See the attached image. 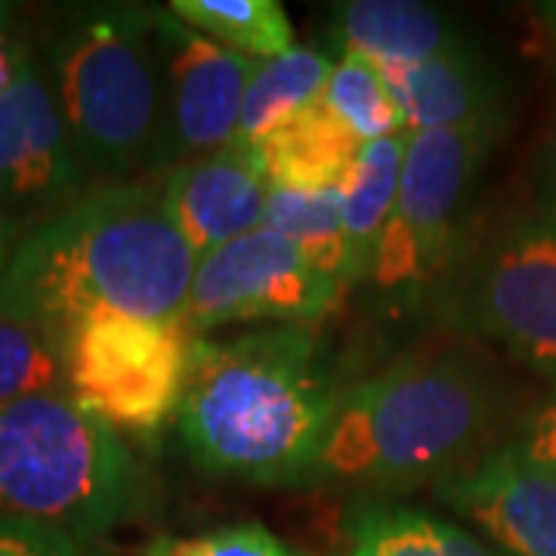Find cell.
I'll return each mask as SVG.
<instances>
[{
	"mask_svg": "<svg viewBox=\"0 0 556 556\" xmlns=\"http://www.w3.org/2000/svg\"><path fill=\"white\" fill-rule=\"evenodd\" d=\"M192 340L186 318H84L62 340L68 393L115 433L155 437L177 417Z\"/></svg>",
	"mask_w": 556,
	"mask_h": 556,
	"instance_id": "cell-8",
	"label": "cell"
},
{
	"mask_svg": "<svg viewBox=\"0 0 556 556\" xmlns=\"http://www.w3.org/2000/svg\"><path fill=\"white\" fill-rule=\"evenodd\" d=\"M139 556H152V554H146V551H142V554H139Z\"/></svg>",
	"mask_w": 556,
	"mask_h": 556,
	"instance_id": "cell-30",
	"label": "cell"
},
{
	"mask_svg": "<svg viewBox=\"0 0 556 556\" xmlns=\"http://www.w3.org/2000/svg\"><path fill=\"white\" fill-rule=\"evenodd\" d=\"M334 40L343 53L362 56L375 68L417 65L470 43L448 13L415 0L340 3L334 7Z\"/></svg>",
	"mask_w": 556,
	"mask_h": 556,
	"instance_id": "cell-15",
	"label": "cell"
},
{
	"mask_svg": "<svg viewBox=\"0 0 556 556\" xmlns=\"http://www.w3.org/2000/svg\"><path fill=\"white\" fill-rule=\"evenodd\" d=\"M0 556H87L84 544L31 522L0 517Z\"/></svg>",
	"mask_w": 556,
	"mask_h": 556,
	"instance_id": "cell-26",
	"label": "cell"
},
{
	"mask_svg": "<svg viewBox=\"0 0 556 556\" xmlns=\"http://www.w3.org/2000/svg\"><path fill=\"white\" fill-rule=\"evenodd\" d=\"M343 298L288 239L260 226L199 257L186 303V325L204 338L226 325H316Z\"/></svg>",
	"mask_w": 556,
	"mask_h": 556,
	"instance_id": "cell-9",
	"label": "cell"
},
{
	"mask_svg": "<svg viewBox=\"0 0 556 556\" xmlns=\"http://www.w3.org/2000/svg\"><path fill=\"white\" fill-rule=\"evenodd\" d=\"M174 16L219 47L254 62L294 50V28L278 0H174Z\"/></svg>",
	"mask_w": 556,
	"mask_h": 556,
	"instance_id": "cell-21",
	"label": "cell"
},
{
	"mask_svg": "<svg viewBox=\"0 0 556 556\" xmlns=\"http://www.w3.org/2000/svg\"><path fill=\"white\" fill-rule=\"evenodd\" d=\"M541 16L551 25V31H554L556 38V3H544V7H541Z\"/></svg>",
	"mask_w": 556,
	"mask_h": 556,
	"instance_id": "cell-29",
	"label": "cell"
},
{
	"mask_svg": "<svg viewBox=\"0 0 556 556\" xmlns=\"http://www.w3.org/2000/svg\"><path fill=\"white\" fill-rule=\"evenodd\" d=\"M281 239H288L318 273L334 278L346 291V229L338 189H269L266 217Z\"/></svg>",
	"mask_w": 556,
	"mask_h": 556,
	"instance_id": "cell-20",
	"label": "cell"
},
{
	"mask_svg": "<svg viewBox=\"0 0 556 556\" xmlns=\"http://www.w3.org/2000/svg\"><path fill=\"white\" fill-rule=\"evenodd\" d=\"M318 102L362 142L405 134V121L383 75L353 53H340V60L331 65Z\"/></svg>",
	"mask_w": 556,
	"mask_h": 556,
	"instance_id": "cell-22",
	"label": "cell"
},
{
	"mask_svg": "<svg viewBox=\"0 0 556 556\" xmlns=\"http://www.w3.org/2000/svg\"><path fill=\"white\" fill-rule=\"evenodd\" d=\"M437 495L507 556H556V473L510 439L442 479Z\"/></svg>",
	"mask_w": 556,
	"mask_h": 556,
	"instance_id": "cell-12",
	"label": "cell"
},
{
	"mask_svg": "<svg viewBox=\"0 0 556 556\" xmlns=\"http://www.w3.org/2000/svg\"><path fill=\"white\" fill-rule=\"evenodd\" d=\"M460 318L556 383V199L504 217L460 278Z\"/></svg>",
	"mask_w": 556,
	"mask_h": 556,
	"instance_id": "cell-7",
	"label": "cell"
},
{
	"mask_svg": "<svg viewBox=\"0 0 556 556\" xmlns=\"http://www.w3.org/2000/svg\"><path fill=\"white\" fill-rule=\"evenodd\" d=\"M47 72L84 170L121 182L167 167L155 7L100 3L68 13Z\"/></svg>",
	"mask_w": 556,
	"mask_h": 556,
	"instance_id": "cell-4",
	"label": "cell"
},
{
	"mask_svg": "<svg viewBox=\"0 0 556 556\" xmlns=\"http://www.w3.org/2000/svg\"><path fill=\"white\" fill-rule=\"evenodd\" d=\"M497 134L501 127L408 134L396 204L368 276L380 294L420 306L452 276L467 199Z\"/></svg>",
	"mask_w": 556,
	"mask_h": 556,
	"instance_id": "cell-6",
	"label": "cell"
},
{
	"mask_svg": "<svg viewBox=\"0 0 556 556\" xmlns=\"http://www.w3.org/2000/svg\"><path fill=\"white\" fill-rule=\"evenodd\" d=\"M507 420V383L485 353L420 350L340 396L316 479L380 492L439 485L504 445Z\"/></svg>",
	"mask_w": 556,
	"mask_h": 556,
	"instance_id": "cell-3",
	"label": "cell"
},
{
	"mask_svg": "<svg viewBox=\"0 0 556 556\" xmlns=\"http://www.w3.org/2000/svg\"><path fill=\"white\" fill-rule=\"evenodd\" d=\"M362 146L368 142H362L316 100L300 118L251 149L269 179V189H338Z\"/></svg>",
	"mask_w": 556,
	"mask_h": 556,
	"instance_id": "cell-16",
	"label": "cell"
},
{
	"mask_svg": "<svg viewBox=\"0 0 556 556\" xmlns=\"http://www.w3.org/2000/svg\"><path fill=\"white\" fill-rule=\"evenodd\" d=\"M510 442L535 464L556 473V383H551L547 396L541 399L532 412L519 417Z\"/></svg>",
	"mask_w": 556,
	"mask_h": 556,
	"instance_id": "cell-25",
	"label": "cell"
},
{
	"mask_svg": "<svg viewBox=\"0 0 556 556\" xmlns=\"http://www.w3.org/2000/svg\"><path fill=\"white\" fill-rule=\"evenodd\" d=\"M199 257L161 189L109 182L22 236L0 278V318L65 340L90 316L186 318Z\"/></svg>",
	"mask_w": 556,
	"mask_h": 556,
	"instance_id": "cell-1",
	"label": "cell"
},
{
	"mask_svg": "<svg viewBox=\"0 0 556 556\" xmlns=\"http://www.w3.org/2000/svg\"><path fill=\"white\" fill-rule=\"evenodd\" d=\"M35 56L31 43L20 38V31L10 25V16L0 10V93H7L22 75L25 62Z\"/></svg>",
	"mask_w": 556,
	"mask_h": 556,
	"instance_id": "cell-27",
	"label": "cell"
},
{
	"mask_svg": "<svg viewBox=\"0 0 556 556\" xmlns=\"http://www.w3.org/2000/svg\"><path fill=\"white\" fill-rule=\"evenodd\" d=\"M16 226H13V219L7 217V214H0V278L7 273V266H10V260H13V251H16Z\"/></svg>",
	"mask_w": 556,
	"mask_h": 556,
	"instance_id": "cell-28",
	"label": "cell"
},
{
	"mask_svg": "<svg viewBox=\"0 0 556 556\" xmlns=\"http://www.w3.org/2000/svg\"><path fill=\"white\" fill-rule=\"evenodd\" d=\"M137 489L124 439L72 393L0 405V517L84 544L127 519Z\"/></svg>",
	"mask_w": 556,
	"mask_h": 556,
	"instance_id": "cell-5",
	"label": "cell"
},
{
	"mask_svg": "<svg viewBox=\"0 0 556 556\" xmlns=\"http://www.w3.org/2000/svg\"><path fill=\"white\" fill-rule=\"evenodd\" d=\"M146 554L152 556H306L285 544L276 532L260 522L223 526L207 535L155 538Z\"/></svg>",
	"mask_w": 556,
	"mask_h": 556,
	"instance_id": "cell-24",
	"label": "cell"
},
{
	"mask_svg": "<svg viewBox=\"0 0 556 556\" xmlns=\"http://www.w3.org/2000/svg\"><path fill=\"white\" fill-rule=\"evenodd\" d=\"M43 393H68L62 340L35 325L0 318V405Z\"/></svg>",
	"mask_w": 556,
	"mask_h": 556,
	"instance_id": "cell-23",
	"label": "cell"
},
{
	"mask_svg": "<svg viewBox=\"0 0 556 556\" xmlns=\"http://www.w3.org/2000/svg\"><path fill=\"white\" fill-rule=\"evenodd\" d=\"M378 72L402 112L405 134L501 127L504 80L473 43L437 60Z\"/></svg>",
	"mask_w": 556,
	"mask_h": 556,
	"instance_id": "cell-14",
	"label": "cell"
},
{
	"mask_svg": "<svg viewBox=\"0 0 556 556\" xmlns=\"http://www.w3.org/2000/svg\"><path fill=\"white\" fill-rule=\"evenodd\" d=\"M408 134L383 137L362 146L358 159L340 179L338 192L343 204V229H346V281L350 288L371 276L378 257L383 229L396 204L402 161H405Z\"/></svg>",
	"mask_w": 556,
	"mask_h": 556,
	"instance_id": "cell-18",
	"label": "cell"
},
{
	"mask_svg": "<svg viewBox=\"0 0 556 556\" xmlns=\"http://www.w3.org/2000/svg\"><path fill=\"white\" fill-rule=\"evenodd\" d=\"M167 170L182 161L204 159L239 137L244 90L257 62L239 56L199 35L174 10H155Z\"/></svg>",
	"mask_w": 556,
	"mask_h": 556,
	"instance_id": "cell-10",
	"label": "cell"
},
{
	"mask_svg": "<svg viewBox=\"0 0 556 556\" xmlns=\"http://www.w3.org/2000/svg\"><path fill=\"white\" fill-rule=\"evenodd\" d=\"M331 65L334 62H328V56L306 47H294L276 60L257 62L244 90L236 142L260 146L263 139L300 118L321 97Z\"/></svg>",
	"mask_w": 556,
	"mask_h": 556,
	"instance_id": "cell-19",
	"label": "cell"
},
{
	"mask_svg": "<svg viewBox=\"0 0 556 556\" xmlns=\"http://www.w3.org/2000/svg\"><path fill=\"white\" fill-rule=\"evenodd\" d=\"M338 405L316 334L303 325H269L192 340L177 427L207 473L298 485L316 479Z\"/></svg>",
	"mask_w": 556,
	"mask_h": 556,
	"instance_id": "cell-2",
	"label": "cell"
},
{
	"mask_svg": "<svg viewBox=\"0 0 556 556\" xmlns=\"http://www.w3.org/2000/svg\"><path fill=\"white\" fill-rule=\"evenodd\" d=\"M334 556H501L430 510L365 501L343 519Z\"/></svg>",
	"mask_w": 556,
	"mask_h": 556,
	"instance_id": "cell-17",
	"label": "cell"
},
{
	"mask_svg": "<svg viewBox=\"0 0 556 556\" xmlns=\"http://www.w3.org/2000/svg\"><path fill=\"white\" fill-rule=\"evenodd\" d=\"M84 164L38 56L0 93V207L43 211L78 199Z\"/></svg>",
	"mask_w": 556,
	"mask_h": 556,
	"instance_id": "cell-11",
	"label": "cell"
},
{
	"mask_svg": "<svg viewBox=\"0 0 556 556\" xmlns=\"http://www.w3.org/2000/svg\"><path fill=\"white\" fill-rule=\"evenodd\" d=\"M161 195L195 257L263 226L269 179L251 146L232 142L204 159L174 164Z\"/></svg>",
	"mask_w": 556,
	"mask_h": 556,
	"instance_id": "cell-13",
	"label": "cell"
}]
</instances>
